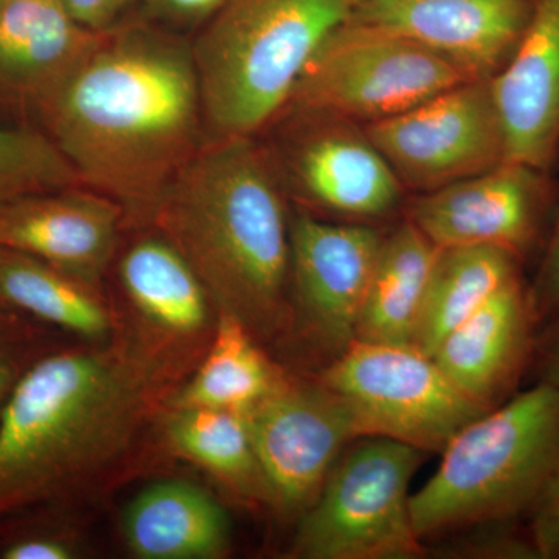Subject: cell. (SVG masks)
Masks as SVG:
<instances>
[{"instance_id":"5","label":"cell","mask_w":559,"mask_h":559,"mask_svg":"<svg viewBox=\"0 0 559 559\" xmlns=\"http://www.w3.org/2000/svg\"><path fill=\"white\" fill-rule=\"evenodd\" d=\"M559 471V389L536 382L465 426L411 496L425 540L530 514Z\"/></svg>"},{"instance_id":"4","label":"cell","mask_w":559,"mask_h":559,"mask_svg":"<svg viewBox=\"0 0 559 559\" xmlns=\"http://www.w3.org/2000/svg\"><path fill=\"white\" fill-rule=\"evenodd\" d=\"M349 11L348 0H227L191 40L207 139L271 127Z\"/></svg>"},{"instance_id":"2","label":"cell","mask_w":559,"mask_h":559,"mask_svg":"<svg viewBox=\"0 0 559 559\" xmlns=\"http://www.w3.org/2000/svg\"><path fill=\"white\" fill-rule=\"evenodd\" d=\"M182 359L135 329L33 360L0 407V518L70 498L123 460Z\"/></svg>"},{"instance_id":"1","label":"cell","mask_w":559,"mask_h":559,"mask_svg":"<svg viewBox=\"0 0 559 559\" xmlns=\"http://www.w3.org/2000/svg\"><path fill=\"white\" fill-rule=\"evenodd\" d=\"M35 114L81 183L135 223L207 139L191 40L146 17L103 32Z\"/></svg>"},{"instance_id":"18","label":"cell","mask_w":559,"mask_h":559,"mask_svg":"<svg viewBox=\"0 0 559 559\" xmlns=\"http://www.w3.org/2000/svg\"><path fill=\"white\" fill-rule=\"evenodd\" d=\"M61 0H7L0 7V105H43L102 38Z\"/></svg>"},{"instance_id":"19","label":"cell","mask_w":559,"mask_h":559,"mask_svg":"<svg viewBox=\"0 0 559 559\" xmlns=\"http://www.w3.org/2000/svg\"><path fill=\"white\" fill-rule=\"evenodd\" d=\"M119 277L124 296L140 318L139 329L187 355L215 329L207 289L173 242L156 235L132 242L121 257Z\"/></svg>"},{"instance_id":"15","label":"cell","mask_w":559,"mask_h":559,"mask_svg":"<svg viewBox=\"0 0 559 559\" xmlns=\"http://www.w3.org/2000/svg\"><path fill=\"white\" fill-rule=\"evenodd\" d=\"M123 207L87 187L0 205V249L25 253L97 288L119 246Z\"/></svg>"},{"instance_id":"8","label":"cell","mask_w":559,"mask_h":559,"mask_svg":"<svg viewBox=\"0 0 559 559\" xmlns=\"http://www.w3.org/2000/svg\"><path fill=\"white\" fill-rule=\"evenodd\" d=\"M319 381L348 404L364 437H385L425 454H441L460 430L491 411L414 345L355 341Z\"/></svg>"},{"instance_id":"27","label":"cell","mask_w":559,"mask_h":559,"mask_svg":"<svg viewBox=\"0 0 559 559\" xmlns=\"http://www.w3.org/2000/svg\"><path fill=\"white\" fill-rule=\"evenodd\" d=\"M528 289L539 323L554 318L559 311V202L538 271Z\"/></svg>"},{"instance_id":"17","label":"cell","mask_w":559,"mask_h":559,"mask_svg":"<svg viewBox=\"0 0 559 559\" xmlns=\"http://www.w3.org/2000/svg\"><path fill=\"white\" fill-rule=\"evenodd\" d=\"M491 86L507 159L550 171L559 154V0H536L520 46Z\"/></svg>"},{"instance_id":"16","label":"cell","mask_w":559,"mask_h":559,"mask_svg":"<svg viewBox=\"0 0 559 559\" xmlns=\"http://www.w3.org/2000/svg\"><path fill=\"white\" fill-rule=\"evenodd\" d=\"M538 325L521 277L444 337L432 358L466 395L495 409L509 400L532 362Z\"/></svg>"},{"instance_id":"23","label":"cell","mask_w":559,"mask_h":559,"mask_svg":"<svg viewBox=\"0 0 559 559\" xmlns=\"http://www.w3.org/2000/svg\"><path fill=\"white\" fill-rule=\"evenodd\" d=\"M285 378L240 320L216 311L205 358L190 381L171 393L165 407L245 412L270 395Z\"/></svg>"},{"instance_id":"21","label":"cell","mask_w":559,"mask_h":559,"mask_svg":"<svg viewBox=\"0 0 559 559\" xmlns=\"http://www.w3.org/2000/svg\"><path fill=\"white\" fill-rule=\"evenodd\" d=\"M522 264L513 253L491 246L439 248L411 345L432 356L444 337L522 277Z\"/></svg>"},{"instance_id":"22","label":"cell","mask_w":559,"mask_h":559,"mask_svg":"<svg viewBox=\"0 0 559 559\" xmlns=\"http://www.w3.org/2000/svg\"><path fill=\"white\" fill-rule=\"evenodd\" d=\"M439 248L409 219L384 235L356 341L411 345Z\"/></svg>"},{"instance_id":"10","label":"cell","mask_w":559,"mask_h":559,"mask_svg":"<svg viewBox=\"0 0 559 559\" xmlns=\"http://www.w3.org/2000/svg\"><path fill=\"white\" fill-rule=\"evenodd\" d=\"M282 114L288 123L266 151L285 193L348 218H382L400 207L406 189L364 127L310 110Z\"/></svg>"},{"instance_id":"12","label":"cell","mask_w":559,"mask_h":559,"mask_svg":"<svg viewBox=\"0 0 559 559\" xmlns=\"http://www.w3.org/2000/svg\"><path fill=\"white\" fill-rule=\"evenodd\" d=\"M550 171L506 160L498 167L419 193L407 219L437 248L491 246L525 263L544 249L555 218Z\"/></svg>"},{"instance_id":"7","label":"cell","mask_w":559,"mask_h":559,"mask_svg":"<svg viewBox=\"0 0 559 559\" xmlns=\"http://www.w3.org/2000/svg\"><path fill=\"white\" fill-rule=\"evenodd\" d=\"M469 80L459 66L428 47L347 17L312 55L286 109L326 114L366 127Z\"/></svg>"},{"instance_id":"31","label":"cell","mask_w":559,"mask_h":559,"mask_svg":"<svg viewBox=\"0 0 559 559\" xmlns=\"http://www.w3.org/2000/svg\"><path fill=\"white\" fill-rule=\"evenodd\" d=\"M79 557L75 543L53 532H31L7 540L0 549L2 559H73Z\"/></svg>"},{"instance_id":"3","label":"cell","mask_w":559,"mask_h":559,"mask_svg":"<svg viewBox=\"0 0 559 559\" xmlns=\"http://www.w3.org/2000/svg\"><path fill=\"white\" fill-rule=\"evenodd\" d=\"M216 311L261 341L293 325L290 218L285 190L255 138L205 139L154 210Z\"/></svg>"},{"instance_id":"14","label":"cell","mask_w":559,"mask_h":559,"mask_svg":"<svg viewBox=\"0 0 559 559\" xmlns=\"http://www.w3.org/2000/svg\"><path fill=\"white\" fill-rule=\"evenodd\" d=\"M536 0H362L348 20L403 36L491 80L509 64Z\"/></svg>"},{"instance_id":"9","label":"cell","mask_w":559,"mask_h":559,"mask_svg":"<svg viewBox=\"0 0 559 559\" xmlns=\"http://www.w3.org/2000/svg\"><path fill=\"white\" fill-rule=\"evenodd\" d=\"M364 130L404 189L418 194L509 160L491 80L465 81Z\"/></svg>"},{"instance_id":"11","label":"cell","mask_w":559,"mask_h":559,"mask_svg":"<svg viewBox=\"0 0 559 559\" xmlns=\"http://www.w3.org/2000/svg\"><path fill=\"white\" fill-rule=\"evenodd\" d=\"M245 414L272 492V509L304 513L337 457L364 437L348 404L323 382L285 378Z\"/></svg>"},{"instance_id":"24","label":"cell","mask_w":559,"mask_h":559,"mask_svg":"<svg viewBox=\"0 0 559 559\" xmlns=\"http://www.w3.org/2000/svg\"><path fill=\"white\" fill-rule=\"evenodd\" d=\"M164 429L165 439L180 457L207 471L238 498L272 507L270 484L242 412L168 409Z\"/></svg>"},{"instance_id":"20","label":"cell","mask_w":559,"mask_h":559,"mask_svg":"<svg viewBox=\"0 0 559 559\" xmlns=\"http://www.w3.org/2000/svg\"><path fill=\"white\" fill-rule=\"evenodd\" d=\"M124 544L140 559H218L230 550L229 516L198 485L160 480L142 489L123 513Z\"/></svg>"},{"instance_id":"29","label":"cell","mask_w":559,"mask_h":559,"mask_svg":"<svg viewBox=\"0 0 559 559\" xmlns=\"http://www.w3.org/2000/svg\"><path fill=\"white\" fill-rule=\"evenodd\" d=\"M530 538L540 559H559V471L530 511Z\"/></svg>"},{"instance_id":"32","label":"cell","mask_w":559,"mask_h":559,"mask_svg":"<svg viewBox=\"0 0 559 559\" xmlns=\"http://www.w3.org/2000/svg\"><path fill=\"white\" fill-rule=\"evenodd\" d=\"M80 24L92 31H109L130 17L138 0H61Z\"/></svg>"},{"instance_id":"35","label":"cell","mask_w":559,"mask_h":559,"mask_svg":"<svg viewBox=\"0 0 559 559\" xmlns=\"http://www.w3.org/2000/svg\"><path fill=\"white\" fill-rule=\"evenodd\" d=\"M5 2H7V0H0V7H2L3 3H5Z\"/></svg>"},{"instance_id":"28","label":"cell","mask_w":559,"mask_h":559,"mask_svg":"<svg viewBox=\"0 0 559 559\" xmlns=\"http://www.w3.org/2000/svg\"><path fill=\"white\" fill-rule=\"evenodd\" d=\"M227 0H138L146 20L171 28H200L207 24Z\"/></svg>"},{"instance_id":"13","label":"cell","mask_w":559,"mask_h":559,"mask_svg":"<svg viewBox=\"0 0 559 559\" xmlns=\"http://www.w3.org/2000/svg\"><path fill=\"white\" fill-rule=\"evenodd\" d=\"M382 238L366 224L290 216L293 325L331 360L356 341Z\"/></svg>"},{"instance_id":"30","label":"cell","mask_w":559,"mask_h":559,"mask_svg":"<svg viewBox=\"0 0 559 559\" xmlns=\"http://www.w3.org/2000/svg\"><path fill=\"white\" fill-rule=\"evenodd\" d=\"M25 340L22 329L3 312L0 305V407L9 399L11 390L16 385L28 366ZM38 359V358H36Z\"/></svg>"},{"instance_id":"26","label":"cell","mask_w":559,"mask_h":559,"mask_svg":"<svg viewBox=\"0 0 559 559\" xmlns=\"http://www.w3.org/2000/svg\"><path fill=\"white\" fill-rule=\"evenodd\" d=\"M80 186L79 175L46 132L0 123V205Z\"/></svg>"},{"instance_id":"33","label":"cell","mask_w":559,"mask_h":559,"mask_svg":"<svg viewBox=\"0 0 559 559\" xmlns=\"http://www.w3.org/2000/svg\"><path fill=\"white\" fill-rule=\"evenodd\" d=\"M554 318L557 319L551 326L536 337L532 362L538 377L536 382L559 389V311Z\"/></svg>"},{"instance_id":"25","label":"cell","mask_w":559,"mask_h":559,"mask_svg":"<svg viewBox=\"0 0 559 559\" xmlns=\"http://www.w3.org/2000/svg\"><path fill=\"white\" fill-rule=\"evenodd\" d=\"M94 286L25 253L0 249V305L98 344L117 333Z\"/></svg>"},{"instance_id":"34","label":"cell","mask_w":559,"mask_h":559,"mask_svg":"<svg viewBox=\"0 0 559 559\" xmlns=\"http://www.w3.org/2000/svg\"><path fill=\"white\" fill-rule=\"evenodd\" d=\"M348 2H349V5H352V9H353V7H355L356 3L362 2V0H348Z\"/></svg>"},{"instance_id":"6","label":"cell","mask_w":559,"mask_h":559,"mask_svg":"<svg viewBox=\"0 0 559 559\" xmlns=\"http://www.w3.org/2000/svg\"><path fill=\"white\" fill-rule=\"evenodd\" d=\"M425 452L360 437L337 457L318 498L300 514L290 557L299 559H417L423 539L411 513V481Z\"/></svg>"}]
</instances>
